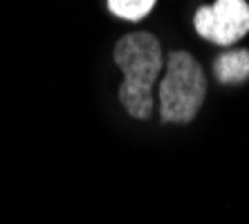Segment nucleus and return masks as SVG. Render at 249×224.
Returning <instances> with one entry per match:
<instances>
[{
  "label": "nucleus",
  "instance_id": "f257e3e1",
  "mask_svg": "<svg viewBox=\"0 0 249 224\" xmlns=\"http://www.w3.org/2000/svg\"><path fill=\"white\" fill-rule=\"evenodd\" d=\"M112 61L122 72L117 97L133 119H151L155 110V87L164 68L162 40L151 32H130L112 47Z\"/></svg>",
  "mask_w": 249,
  "mask_h": 224
},
{
  "label": "nucleus",
  "instance_id": "f03ea898",
  "mask_svg": "<svg viewBox=\"0 0 249 224\" xmlns=\"http://www.w3.org/2000/svg\"><path fill=\"white\" fill-rule=\"evenodd\" d=\"M207 74L186 50H171L157 83V112L164 123H191L207 99Z\"/></svg>",
  "mask_w": 249,
  "mask_h": 224
},
{
  "label": "nucleus",
  "instance_id": "7ed1b4c3",
  "mask_svg": "<svg viewBox=\"0 0 249 224\" xmlns=\"http://www.w3.org/2000/svg\"><path fill=\"white\" fill-rule=\"evenodd\" d=\"M193 29L200 38L220 47H233L249 34L247 0H215L197 7L193 14Z\"/></svg>",
  "mask_w": 249,
  "mask_h": 224
},
{
  "label": "nucleus",
  "instance_id": "20e7f679",
  "mask_svg": "<svg viewBox=\"0 0 249 224\" xmlns=\"http://www.w3.org/2000/svg\"><path fill=\"white\" fill-rule=\"evenodd\" d=\"M213 76L222 86H238L249 79V50L229 47L213 58Z\"/></svg>",
  "mask_w": 249,
  "mask_h": 224
},
{
  "label": "nucleus",
  "instance_id": "39448f33",
  "mask_svg": "<svg viewBox=\"0 0 249 224\" xmlns=\"http://www.w3.org/2000/svg\"><path fill=\"white\" fill-rule=\"evenodd\" d=\"M106 2H108V9L112 16L128 20V23L144 20L153 12V7L157 5V0H106Z\"/></svg>",
  "mask_w": 249,
  "mask_h": 224
}]
</instances>
